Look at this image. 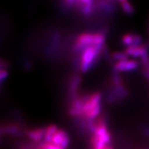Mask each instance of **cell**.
Instances as JSON below:
<instances>
[{
  "mask_svg": "<svg viewBox=\"0 0 149 149\" xmlns=\"http://www.w3.org/2000/svg\"><path fill=\"white\" fill-rule=\"evenodd\" d=\"M106 147H107V146H106ZM106 147H105V148H106ZM105 148H102V149H105Z\"/></svg>",
  "mask_w": 149,
  "mask_h": 149,
  "instance_id": "cell-16",
  "label": "cell"
},
{
  "mask_svg": "<svg viewBox=\"0 0 149 149\" xmlns=\"http://www.w3.org/2000/svg\"><path fill=\"white\" fill-rule=\"evenodd\" d=\"M106 35L104 32L95 33H82L78 35L73 44V51L76 54H81L88 46L104 45Z\"/></svg>",
  "mask_w": 149,
  "mask_h": 149,
  "instance_id": "cell-1",
  "label": "cell"
},
{
  "mask_svg": "<svg viewBox=\"0 0 149 149\" xmlns=\"http://www.w3.org/2000/svg\"><path fill=\"white\" fill-rule=\"evenodd\" d=\"M139 63L135 59H128L126 60L116 61L114 65V70L117 72H128L135 70Z\"/></svg>",
  "mask_w": 149,
  "mask_h": 149,
  "instance_id": "cell-3",
  "label": "cell"
},
{
  "mask_svg": "<svg viewBox=\"0 0 149 149\" xmlns=\"http://www.w3.org/2000/svg\"><path fill=\"white\" fill-rule=\"evenodd\" d=\"M149 46L146 44H141L139 46H131L125 48V53L128 56H131L133 57H139L141 58L142 56L148 53Z\"/></svg>",
  "mask_w": 149,
  "mask_h": 149,
  "instance_id": "cell-5",
  "label": "cell"
},
{
  "mask_svg": "<svg viewBox=\"0 0 149 149\" xmlns=\"http://www.w3.org/2000/svg\"><path fill=\"white\" fill-rule=\"evenodd\" d=\"M51 143L61 147L63 149H66L70 143L69 136L64 130L58 129L52 137Z\"/></svg>",
  "mask_w": 149,
  "mask_h": 149,
  "instance_id": "cell-4",
  "label": "cell"
},
{
  "mask_svg": "<svg viewBox=\"0 0 149 149\" xmlns=\"http://www.w3.org/2000/svg\"><path fill=\"white\" fill-rule=\"evenodd\" d=\"M143 133H144L145 135L149 136V126L148 127L144 128V130H143Z\"/></svg>",
  "mask_w": 149,
  "mask_h": 149,
  "instance_id": "cell-13",
  "label": "cell"
},
{
  "mask_svg": "<svg viewBox=\"0 0 149 149\" xmlns=\"http://www.w3.org/2000/svg\"><path fill=\"white\" fill-rule=\"evenodd\" d=\"M1 133L15 136H20L23 134L24 135V131H22L20 126L17 125L16 124H13V123L6 124L4 126H1Z\"/></svg>",
  "mask_w": 149,
  "mask_h": 149,
  "instance_id": "cell-7",
  "label": "cell"
},
{
  "mask_svg": "<svg viewBox=\"0 0 149 149\" xmlns=\"http://www.w3.org/2000/svg\"><path fill=\"white\" fill-rule=\"evenodd\" d=\"M148 35H149V24H148Z\"/></svg>",
  "mask_w": 149,
  "mask_h": 149,
  "instance_id": "cell-15",
  "label": "cell"
},
{
  "mask_svg": "<svg viewBox=\"0 0 149 149\" xmlns=\"http://www.w3.org/2000/svg\"><path fill=\"white\" fill-rule=\"evenodd\" d=\"M104 45H93L85 48L79 57V69L82 72H86L94 66L97 60L99 55L103 50Z\"/></svg>",
  "mask_w": 149,
  "mask_h": 149,
  "instance_id": "cell-2",
  "label": "cell"
},
{
  "mask_svg": "<svg viewBox=\"0 0 149 149\" xmlns=\"http://www.w3.org/2000/svg\"><path fill=\"white\" fill-rule=\"evenodd\" d=\"M7 75H8V70L6 69H3V68H1V70H0V80H1V83L6 78Z\"/></svg>",
  "mask_w": 149,
  "mask_h": 149,
  "instance_id": "cell-12",
  "label": "cell"
},
{
  "mask_svg": "<svg viewBox=\"0 0 149 149\" xmlns=\"http://www.w3.org/2000/svg\"><path fill=\"white\" fill-rule=\"evenodd\" d=\"M105 149H113V148L111 146H110V145H109V146H107V147H106Z\"/></svg>",
  "mask_w": 149,
  "mask_h": 149,
  "instance_id": "cell-14",
  "label": "cell"
},
{
  "mask_svg": "<svg viewBox=\"0 0 149 149\" xmlns=\"http://www.w3.org/2000/svg\"><path fill=\"white\" fill-rule=\"evenodd\" d=\"M58 130L57 126L55 124H49L45 128V135H44V141L48 143H51L52 137L55 135L56 132Z\"/></svg>",
  "mask_w": 149,
  "mask_h": 149,
  "instance_id": "cell-8",
  "label": "cell"
},
{
  "mask_svg": "<svg viewBox=\"0 0 149 149\" xmlns=\"http://www.w3.org/2000/svg\"><path fill=\"white\" fill-rule=\"evenodd\" d=\"M24 135H26L33 142H42L45 135V128H37L35 129H28L24 130Z\"/></svg>",
  "mask_w": 149,
  "mask_h": 149,
  "instance_id": "cell-6",
  "label": "cell"
},
{
  "mask_svg": "<svg viewBox=\"0 0 149 149\" xmlns=\"http://www.w3.org/2000/svg\"><path fill=\"white\" fill-rule=\"evenodd\" d=\"M119 3L121 6H122V10L126 13V14L131 15L134 12V8L128 1H126V0H120L119 1Z\"/></svg>",
  "mask_w": 149,
  "mask_h": 149,
  "instance_id": "cell-9",
  "label": "cell"
},
{
  "mask_svg": "<svg viewBox=\"0 0 149 149\" xmlns=\"http://www.w3.org/2000/svg\"><path fill=\"white\" fill-rule=\"evenodd\" d=\"M148 149H149V148H148Z\"/></svg>",
  "mask_w": 149,
  "mask_h": 149,
  "instance_id": "cell-17",
  "label": "cell"
},
{
  "mask_svg": "<svg viewBox=\"0 0 149 149\" xmlns=\"http://www.w3.org/2000/svg\"><path fill=\"white\" fill-rule=\"evenodd\" d=\"M134 33H126L122 37V42L126 47L133 46Z\"/></svg>",
  "mask_w": 149,
  "mask_h": 149,
  "instance_id": "cell-10",
  "label": "cell"
},
{
  "mask_svg": "<svg viewBox=\"0 0 149 149\" xmlns=\"http://www.w3.org/2000/svg\"><path fill=\"white\" fill-rule=\"evenodd\" d=\"M112 58L116 61L126 60L128 59V55L126 54L125 52H121V51H115L113 52L111 55Z\"/></svg>",
  "mask_w": 149,
  "mask_h": 149,
  "instance_id": "cell-11",
  "label": "cell"
}]
</instances>
